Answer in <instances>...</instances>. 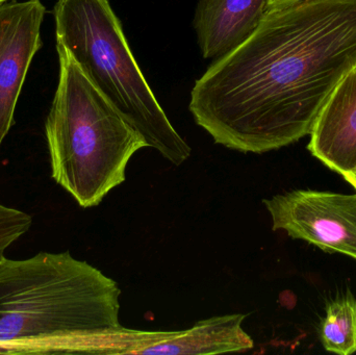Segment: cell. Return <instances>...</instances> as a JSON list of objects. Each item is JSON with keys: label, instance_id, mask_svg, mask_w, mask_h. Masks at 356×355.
Segmentation results:
<instances>
[{"label": "cell", "instance_id": "cell-1", "mask_svg": "<svg viewBox=\"0 0 356 355\" xmlns=\"http://www.w3.org/2000/svg\"><path fill=\"white\" fill-rule=\"evenodd\" d=\"M356 67V0H301L266 10L242 44L197 79L188 110L215 143L265 154L311 135Z\"/></svg>", "mask_w": 356, "mask_h": 355}, {"label": "cell", "instance_id": "cell-2", "mask_svg": "<svg viewBox=\"0 0 356 355\" xmlns=\"http://www.w3.org/2000/svg\"><path fill=\"white\" fill-rule=\"evenodd\" d=\"M121 290L70 252L0 263V344L10 354H91L122 329Z\"/></svg>", "mask_w": 356, "mask_h": 355}, {"label": "cell", "instance_id": "cell-3", "mask_svg": "<svg viewBox=\"0 0 356 355\" xmlns=\"http://www.w3.org/2000/svg\"><path fill=\"white\" fill-rule=\"evenodd\" d=\"M58 83L46 118L51 176L83 208L124 183L127 164L148 147L67 48L56 43Z\"/></svg>", "mask_w": 356, "mask_h": 355}, {"label": "cell", "instance_id": "cell-4", "mask_svg": "<svg viewBox=\"0 0 356 355\" xmlns=\"http://www.w3.org/2000/svg\"><path fill=\"white\" fill-rule=\"evenodd\" d=\"M56 43L69 50L94 85L147 142L175 166L190 158L129 47L110 0H58Z\"/></svg>", "mask_w": 356, "mask_h": 355}, {"label": "cell", "instance_id": "cell-5", "mask_svg": "<svg viewBox=\"0 0 356 355\" xmlns=\"http://www.w3.org/2000/svg\"><path fill=\"white\" fill-rule=\"evenodd\" d=\"M263 202L273 231L356 260V194L294 190Z\"/></svg>", "mask_w": 356, "mask_h": 355}, {"label": "cell", "instance_id": "cell-6", "mask_svg": "<svg viewBox=\"0 0 356 355\" xmlns=\"http://www.w3.org/2000/svg\"><path fill=\"white\" fill-rule=\"evenodd\" d=\"M46 13L41 0H14L0 6V148L14 125L29 67L43 45Z\"/></svg>", "mask_w": 356, "mask_h": 355}, {"label": "cell", "instance_id": "cell-7", "mask_svg": "<svg viewBox=\"0 0 356 355\" xmlns=\"http://www.w3.org/2000/svg\"><path fill=\"white\" fill-rule=\"evenodd\" d=\"M309 150L339 174L356 169V67L322 108L311 133Z\"/></svg>", "mask_w": 356, "mask_h": 355}, {"label": "cell", "instance_id": "cell-8", "mask_svg": "<svg viewBox=\"0 0 356 355\" xmlns=\"http://www.w3.org/2000/svg\"><path fill=\"white\" fill-rule=\"evenodd\" d=\"M267 10V0H199L194 29L204 58L232 51L257 29Z\"/></svg>", "mask_w": 356, "mask_h": 355}, {"label": "cell", "instance_id": "cell-9", "mask_svg": "<svg viewBox=\"0 0 356 355\" xmlns=\"http://www.w3.org/2000/svg\"><path fill=\"white\" fill-rule=\"evenodd\" d=\"M247 315L230 314L199 321L186 331H166L148 354L203 355L245 352L254 346L243 329Z\"/></svg>", "mask_w": 356, "mask_h": 355}, {"label": "cell", "instance_id": "cell-10", "mask_svg": "<svg viewBox=\"0 0 356 355\" xmlns=\"http://www.w3.org/2000/svg\"><path fill=\"white\" fill-rule=\"evenodd\" d=\"M327 352L341 355L356 352V300L350 293L328 304L320 329Z\"/></svg>", "mask_w": 356, "mask_h": 355}, {"label": "cell", "instance_id": "cell-11", "mask_svg": "<svg viewBox=\"0 0 356 355\" xmlns=\"http://www.w3.org/2000/svg\"><path fill=\"white\" fill-rule=\"evenodd\" d=\"M33 218L27 213L0 204V263L6 251L31 229Z\"/></svg>", "mask_w": 356, "mask_h": 355}, {"label": "cell", "instance_id": "cell-12", "mask_svg": "<svg viewBox=\"0 0 356 355\" xmlns=\"http://www.w3.org/2000/svg\"><path fill=\"white\" fill-rule=\"evenodd\" d=\"M301 0H267V10L277 8V6H286V4L295 3Z\"/></svg>", "mask_w": 356, "mask_h": 355}, {"label": "cell", "instance_id": "cell-13", "mask_svg": "<svg viewBox=\"0 0 356 355\" xmlns=\"http://www.w3.org/2000/svg\"><path fill=\"white\" fill-rule=\"evenodd\" d=\"M343 176L356 190V169L351 171V172L347 173V174L343 175Z\"/></svg>", "mask_w": 356, "mask_h": 355}, {"label": "cell", "instance_id": "cell-14", "mask_svg": "<svg viewBox=\"0 0 356 355\" xmlns=\"http://www.w3.org/2000/svg\"><path fill=\"white\" fill-rule=\"evenodd\" d=\"M0 354H8V348H6V346H4L3 344H0Z\"/></svg>", "mask_w": 356, "mask_h": 355}, {"label": "cell", "instance_id": "cell-15", "mask_svg": "<svg viewBox=\"0 0 356 355\" xmlns=\"http://www.w3.org/2000/svg\"><path fill=\"white\" fill-rule=\"evenodd\" d=\"M10 1H14V0H0V6H1V4L6 3V2Z\"/></svg>", "mask_w": 356, "mask_h": 355}]
</instances>
